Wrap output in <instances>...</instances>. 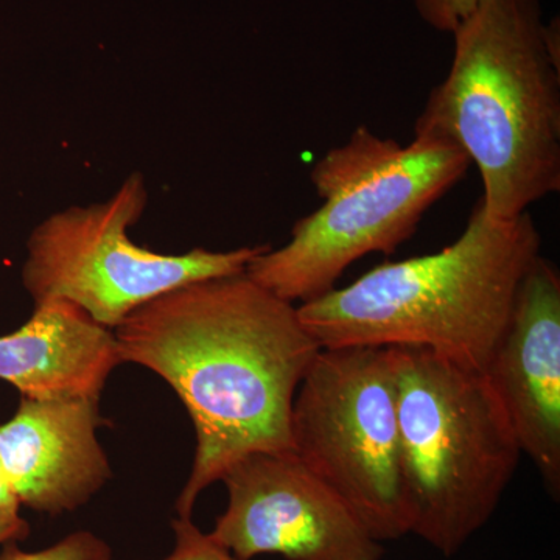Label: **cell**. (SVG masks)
Listing matches in <instances>:
<instances>
[{"label":"cell","instance_id":"14","mask_svg":"<svg viewBox=\"0 0 560 560\" xmlns=\"http://www.w3.org/2000/svg\"><path fill=\"white\" fill-rule=\"evenodd\" d=\"M482 0H415L423 21L440 32L453 33L470 16Z\"/></svg>","mask_w":560,"mask_h":560},{"label":"cell","instance_id":"7","mask_svg":"<svg viewBox=\"0 0 560 560\" xmlns=\"http://www.w3.org/2000/svg\"><path fill=\"white\" fill-rule=\"evenodd\" d=\"M293 453L378 541L410 534L388 348H323L291 410Z\"/></svg>","mask_w":560,"mask_h":560},{"label":"cell","instance_id":"2","mask_svg":"<svg viewBox=\"0 0 560 560\" xmlns=\"http://www.w3.org/2000/svg\"><path fill=\"white\" fill-rule=\"evenodd\" d=\"M541 254L529 212L499 220L481 198L458 241L385 261L298 307L320 348H423L485 374L526 271Z\"/></svg>","mask_w":560,"mask_h":560},{"label":"cell","instance_id":"16","mask_svg":"<svg viewBox=\"0 0 560 560\" xmlns=\"http://www.w3.org/2000/svg\"><path fill=\"white\" fill-rule=\"evenodd\" d=\"M28 534H31V525H28L27 521H24V518L14 523H9V525H0V548H2L7 541L25 540L27 539Z\"/></svg>","mask_w":560,"mask_h":560},{"label":"cell","instance_id":"9","mask_svg":"<svg viewBox=\"0 0 560 560\" xmlns=\"http://www.w3.org/2000/svg\"><path fill=\"white\" fill-rule=\"evenodd\" d=\"M522 453L556 501L560 497V275L537 257L485 371Z\"/></svg>","mask_w":560,"mask_h":560},{"label":"cell","instance_id":"11","mask_svg":"<svg viewBox=\"0 0 560 560\" xmlns=\"http://www.w3.org/2000/svg\"><path fill=\"white\" fill-rule=\"evenodd\" d=\"M119 364L113 330L68 301L35 305L27 323L0 337V381L21 397L101 399Z\"/></svg>","mask_w":560,"mask_h":560},{"label":"cell","instance_id":"4","mask_svg":"<svg viewBox=\"0 0 560 560\" xmlns=\"http://www.w3.org/2000/svg\"><path fill=\"white\" fill-rule=\"evenodd\" d=\"M470 165L448 140L415 136L404 147L361 125L313 165L323 206L296 221L287 245L250 260L246 275L291 304L318 300L357 260L396 253Z\"/></svg>","mask_w":560,"mask_h":560},{"label":"cell","instance_id":"13","mask_svg":"<svg viewBox=\"0 0 560 560\" xmlns=\"http://www.w3.org/2000/svg\"><path fill=\"white\" fill-rule=\"evenodd\" d=\"M172 528L175 547L164 560H238L210 534L202 533L191 518H175Z\"/></svg>","mask_w":560,"mask_h":560},{"label":"cell","instance_id":"6","mask_svg":"<svg viewBox=\"0 0 560 560\" xmlns=\"http://www.w3.org/2000/svg\"><path fill=\"white\" fill-rule=\"evenodd\" d=\"M149 202L145 178L131 173L113 197L58 210L27 242L22 283L33 304L68 301L114 330L158 296L198 280L242 275L268 245L160 254L130 237Z\"/></svg>","mask_w":560,"mask_h":560},{"label":"cell","instance_id":"15","mask_svg":"<svg viewBox=\"0 0 560 560\" xmlns=\"http://www.w3.org/2000/svg\"><path fill=\"white\" fill-rule=\"evenodd\" d=\"M20 510V500L11 488L2 463H0V525H9V523L21 521Z\"/></svg>","mask_w":560,"mask_h":560},{"label":"cell","instance_id":"12","mask_svg":"<svg viewBox=\"0 0 560 560\" xmlns=\"http://www.w3.org/2000/svg\"><path fill=\"white\" fill-rule=\"evenodd\" d=\"M0 560H113V550L97 534L77 530L39 551H24L20 541H7L0 548Z\"/></svg>","mask_w":560,"mask_h":560},{"label":"cell","instance_id":"1","mask_svg":"<svg viewBox=\"0 0 560 560\" xmlns=\"http://www.w3.org/2000/svg\"><path fill=\"white\" fill-rule=\"evenodd\" d=\"M120 363L167 382L189 412L197 452L176 500L198 497L253 453L293 452L291 410L320 349L298 307L246 272L198 280L147 302L113 330Z\"/></svg>","mask_w":560,"mask_h":560},{"label":"cell","instance_id":"8","mask_svg":"<svg viewBox=\"0 0 560 560\" xmlns=\"http://www.w3.org/2000/svg\"><path fill=\"white\" fill-rule=\"evenodd\" d=\"M210 537L238 560H382L385 548L293 452L253 453L224 471Z\"/></svg>","mask_w":560,"mask_h":560},{"label":"cell","instance_id":"5","mask_svg":"<svg viewBox=\"0 0 560 560\" xmlns=\"http://www.w3.org/2000/svg\"><path fill=\"white\" fill-rule=\"evenodd\" d=\"M388 350L410 534L452 558L499 508L521 445L482 372L429 349Z\"/></svg>","mask_w":560,"mask_h":560},{"label":"cell","instance_id":"3","mask_svg":"<svg viewBox=\"0 0 560 560\" xmlns=\"http://www.w3.org/2000/svg\"><path fill=\"white\" fill-rule=\"evenodd\" d=\"M453 36L415 136L458 145L480 171L486 212L512 220L560 190V65L540 0H482Z\"/></svg>","mask_w":560,"mask_h":560},{"label":"cell","instance_id":"10","mask_svg":"<svg viewBox=\"0 0 560 560\" xmlns=\"http://www.w3.org/2000/svg\"><path fill=\"white\" fill-rule=\"evenodd\" d=\"M94 397H21L0 423V463L21 506L61 515L84 506L113 478L98 442L105 420Z\"/></svg>","mask_w":560,"mask_h":560}]
</instances>
